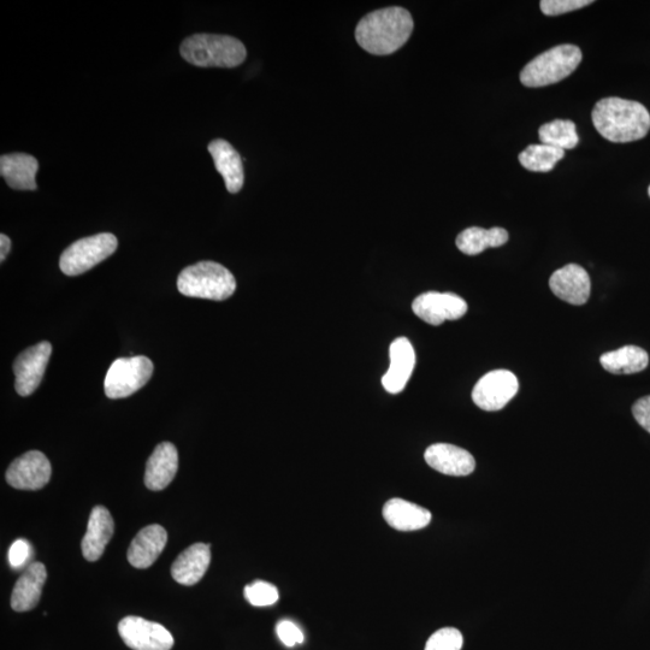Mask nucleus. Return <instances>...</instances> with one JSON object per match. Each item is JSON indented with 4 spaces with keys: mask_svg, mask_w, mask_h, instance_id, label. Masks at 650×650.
<instances>
[{
    "mask_svg": "<svg viewBox=\"0 0 650 650\" xmlns=\"http://www.w3.org/2000/svg\"><path fill=\"white\" fill-rule=\"evenodd\" d=\"M413 28L415 23L409 11L390 7L363 17L356 28V40L371 55L388 56L409 41Z\"/></svg>",
    "mask_w": 650,
    "mask_h": 650,
    "instance_id": "f257e3e1",
    "label": "nucleus"
},
{
    "mask_svg": "<svg viewBox=\"0 0 650 650\" xmlns=\"http://www.w3.org/2000/svg\"><path fill=\"white\" fill-rule=\"evenodd\" d=\"M594 127L611 143L625 144L641 140L649 132L650 115L634 100L605 98L596 103L592 114Z\"/></svg>",
    "mask_w": 650,
    "mask_h": 650,
    "instance_id": "f03ea898",
    "label": "nucleus"
},
{
    "mask_svg": "<svg viewBox=\"0 0 650 650\" xmlns=\"http://www.w3.org/2000/svg\"><path fill=\"white\" fill-rule=\"evenodd\" d=\"M180 52L185 61L200 68H235L247 57L239 39L221 34H194L183 40Z\"/></svg>",
    "mask_w": 650,
    "mask_h": 650,
    "instance_id": "7ed1b4c3",
    "label": "nucleus"
},
{
    "mask_svg": "<svg viewBox=\"0 0 650 650\" xmlns=\"http://www.w3.org/2000/svg\"><path fill=\"white\" fill-rule=\"evenodd\" d=\"M177 289L189 298L226 300L236 291L235 277L223 265L200 262L181 271Z\"/></svg>",
    "mask_w": 650,
    "mask_h": 650,
    "instance_id": "20e7f679",
    "label": "nucleus"
},
{
    "mask_svg": "<svg viewBox=\"0 0 650 650\" xmlns=\"http://www.w3.org/2000/svg\"><path fill=\"white\" fill-rule=\"evenodd\" d=\"M581 62L582 51L578 46H555L525 65L520 73V81L530 88L554 85L575 72Z\"/></svg>",
    "mask_w": 650,
    "mask_h": 650,
    "instance_id": "39448f33",
    "label": "nucleus"
},
{
    "mask_svg": "<svg viewBox=\"0 0 650 650\" xmlns=\"http://www.w3.org/2000/svg\"><path fill=\"white\" fill-rule=\"evenodd\" d=\"M116 236L102 233L75 241L62 253L59 268L67 276L87 273L117 250Z\"/></svg>",
    "mask_w": 650,
    "mask_h": 650,
    "instance_id": "423d86ee",
    "label": "nucleus"
},
{
    "mask_svg": "<svg viewBox=\"0 0 650 650\" xmlns=\"http://www.w3.org/2000/svg\"><path fill=\"white\" fill-rule=\"evenodd\" d=\"M153 374L151 360L144 356L120 358L105 376L104 390L110 399H124L143 388Z\"/></svg>",
    "mask_w": 650,
    "mask_h": 650,
    "instance_id": "0eeeda50",
    "label": "nucleus"
},
{
    "mask_svg": "<svg viewBox=\"0 0 650 650\" xmlns=\"http://www.w3.org/2000/svg\"><path fill=\"white\" fill-rule=\"evenodd\" d=\"M518 389V378L513 372L494 370L477 382L472 400L484 411H500L516 397Z\"/></svg>",
    "mask_w": 650,
    "mask_h": 650,
    "instance_id": "6e6552de",
    "label": "nucleus"
},
{
    "mask_svg": "<svg viewBox=\"0 0 650 650\" xmlns=\"http://www.w3.org/2000/svg\"><path fill=\"white\" fill-rule=\"evenodd\" d=\"M118 632L126 646L133 650H171L174 647V637L163 625L144 618H123Z\"/></svg>",
    "mask_w": 650,
    "mask_h": 650,
    "instance_id": "1a4fd4ad",
    "label": "nucleus"
},
{
    "mask_svg": "<svg viewBox=\"0 0 650 650\" xmlns=\"http://www.w3.org/2000/svg\"><path fill=\"white\" fill-rule=\"evenodd\" d=\"M52 353L50 342L27 348L14 363L15 389L21 397H29L40 386Z\"/></svg>",
    "mask_w": 650,
    "mask_h": 650,
    "instance_id": "9d476101",
    "label": "nucleus"
},
{
    "mask_svg": "<svg viewBox=\"0 0 650 650\" xmlns=\"http://www.w3.org/2000/svg\"><path fill=\"white\" fill-rule=\"evenodd\" d=\"M412 310L425 323L441 325L462 318L468 312V304L457 294L428 292L413 301Z\"/></svg>",
    "mask_w": 650,
    "mask_h": 650,
    "instance_id": "9b49d317",
    "label": "nucleus"
},
{
    "mask_svg": "<svg viewBox=\"0 0 650 650\" xmlns=\"http://www.w3.org/2000/svg\"><path fill=\"white\" fill-rule=\"evenodd\" d=\"M51 464L44 453L31 451L14 460L7 471V482L21 490H39L50 482Z\"/></svg>",
    "mask_w": 650,
    "mask_h": 650,
    "instance_id": "f8f14e48",
    "label": "nucleus"
},
{
    "mask_svg": "<svg viewBox=\"0 0 650 650\" xmlns=\"http://www.w3.org/2000/svg\"><path fill=\"white\" fill-rule=\"evenodd\" d=\"M549 287L555 297L577 306L587 303L592 291L587 271L577 264H567L555 271L549 280Z\"/></svg>",
    "mask_w": 650,
    "mask_h": 650,
    "instance_id": "ddd939ff",
    "label": "nucleus"
},
{
    "mask_svg": "<svg viewBox=\"0 0 650 650\" xmlns=\"http://www.w3.org/2000/svg\"><path fill=\"white\" fill-rule=\"evenodd\" d=\"M390 365L382 377L384 389L390 394L403 392L416 365V353L409 339L399 338L389 348Z\"/></svg>",
    "mask_w": 650,
    "mask_h": 650,
    "instance_id": "4468645a",
    "label": "nucleus"
},
{
    "mask_svg": "<svg viewBox=\"0 0 650 650\" xmlns=\"http://www.w3.org/2000/svg\"><path fill=\"white\" fill-rule=\"evenodd\" d=\"M425 462L436 471L448 476H468L476 468L475 458L465 449L449 445V443H435L424 453Z\"/></svg>",
    "mask_w": 650,
    "mask_h": 650,
    "instance_id": "2eb2a0df",
    "label": "nucleus"
},
{
    "mask_svg": "<svg viewBox=\"0 0 650 650\" xmlns=\"http://www.w3.org/2000/svg\"><path fill=\"white\" fill-rule=\"evenodd\" d=\"M167 542V530L161 525H149L140 530L128 549L129 564L135 569H147L156 563Z\"/></svg>",
    "mask_w": 650,
    "mask_h": 650,
    "instance_id": "dca6fc26",
    "label": "nucleus"
},
{
    "mask_svg": "<svg viewBox=\"0 0 650 650\" xmlns=\"http://www.w3.org/2000/svg\"><path fill=\"white\" fill-rule=\"evenodd\" d=\"M179 470V453L173 443L163 442L147 460L145 471L146 487L159 492L173 482Z\"/></svg>",
    "mask_w": 650,
    "mask_h": 650,
    "instance_id": "f3484780",
    "label": "nucleus"
},
{
    "mask_svg": "<svg viewBox=\"0 0 650 650\" xmlns=\"http://www.w3.org/2000/svg\"><path fill=\"white\" fill-rule=\"evenodd\" d=\"M115 524L108 508L104 506L94 507L90 520H88L87 531L82 540V554L88 561H97L102 558L106 546L114 535Z\"/></svg>",
    "mask_w": 650,
    "mask_h": 650,
    "instance_id": "a211bd4d",
    "label": "nucleus"
},
{
    "mask_svg": "<svg viewBox=\"0 0 650 650\" xmlns=\"http://www.w3.org/2000/svg\"><path fill=\"white\" fill-rule=\"evenodd\" d=\"M209 152L214 159L216 170L226 182L227 191L233 194L239 193L244 187L245 173L238 151L228 141L216 139L211 141Z\"/></svg>",
    "mask_w": 650,
    "mask_h": 650,
    "instance_id": "6ab92c4d",
    "label": "nucleus"
},
{
    "mask_svg": "<svg viewBox=\"0 0 650 650\" xmlns=\"http://www.w3.org/2000/svg\"><path fill=\"white\" fill-rule=\"evenodd\" d=\"M211 563L210 545L195 543L183 551L171 566V576L182 585H194L202 581Z\"/></svg>",
    "mask_w": 650,
    "mask_h": 650,
    "instance_id": "aec40b11",
    "label": "nucleus"
},
{
    "mask_svg": "<svg viewBox=\"0 0 650 650\" xmlns=\"http://www.w3.org/2000/svg\"><path fill=\"white\" fill-rule=\"evenodd\" d=\"M47 578L46 567L41 563H33L27 567L25 572L16 582L13 595H11V607L16 612H28L37 607L43 593Z\"/></svg>",
    "mask_w": 650,
    "mask_h": 650,
    "instance_id": "412c9836",
    "label": "nucleus"
},
{
    "mask_svg": "<svg viewBox=\"0 0 650 650\" xmlns=\"http://www.w3.org/2000/svg\"><path fill=\"white\" fill-rule=\"evenodd\" d=\"M39 163L27 153H10L0 157V174L10 188L16 191H35Z\"/></svg>",
    "mask_w": 650,
    "mask_h": 650,
    "instance_id": "4be33fe9",
    "label": "nucleus"
},
{
    "mask_svg": "<svg viewBox=\"0 0 650 650\" xmlns=\"http://www.w3.org/2000/svg\"><path fill=\"white\" fill-rule=\"evenodd\" d=\"M383 517L390 527L398 531L424 529L433 518L427 508L399 498L387 501L383 507Z\"/></svg>",
    "mask_w": 650,
    "mask_h": 650,
    "instance_id": "5701e85b",
    "label": "nucleus"
},
{
    "mask_svg": "<svg viewBox=\"0 0 650 650\" xmlns=\"http://www.w3.org/2000/svg\"><path fill=\"white\" fill-rule=\"evenodd\" d=\"M600 363L610 374L631 375L646 369L649 357L641 347L630 345L602 354Z\"/></svg>",
    "mask_w": 650,
    "mask_h": 650,
    "instance_id": "b1692460",
    "label": "nucleus"
},
{
    "mask_svg": "<svg viewBox=\"0 0 650 650\" xmlns=\"http://www.w3.org/2000/svg\"><path fill=\"white\" fill-rule=\"evenodd\" d=\"M508 238L510 236H508L507 230L504 228L483 229L471 227L458 235L457 247L466 256H477V254L486 251L487 248L505 245Z\"/></svg>",
    "mask_w": 650,
    "mask_h": 650,
    "instance_id": "393cba45",
    "label": "nucleus"
},
{
    "mask_svg": "<svg viewBox=\"0 0 650 650\" xmlns=\"http://www.w3.org/2000/svg\"><path fill=\"white\" fill-rule=\"evenodd\" d=\"M542 144L560 150H572L579 143L576 124L569 120H555L539 129Z\"/></svg>",
    "mask_w": 650,
    "mask_h": 650,
    "instance_id": "a878e982",
    "label": "nucleus"
},
{
    "mask_svg": "<svg viewBox=\"0 0 650 650\" xmlns=\"http://www.w3.org/2000/svg\"><path fill=\"white\" fill-rule=\"evenodd\" d=\"M565 156V151L555 147L540 144L530 145L519 155V163L529 171L548 173L552 171Z\"/></svg>",
    "mask_w": 650,
    "mask_h": 650,
    "instance_id": "bb28decb",
    "label": "nucleus"
},
{
    "mask_svg": "<svg viewBox=\"0 0 650 650\" xmlns=\"http://www.w3.org/2000/svg\"><path fill=\"white\" fill-rule=\"evenodd\" d=\"M245 598L252 606L267 607L275 605L280 595L274 584L256 581L246 585Z\"/></svg>",
    "mask_w": 650,
    "mask_h": 650,
    "instance_id": "cd10ccee",
    "label": "nucleus"
},
{
    "mask_svg": "<svg viewBox=\"0 0 650 650\" xmlns=\"http://www.w3.org/2000/svg\"><path fill=\"white\" fill-rule=\"evenodd\" d=\"M464 637L454 628H443L431 635L425 650H462Z\"/></svg>",
    "mask_w": 650,
    "mask_h": 650,
    "instance_id": "c85d7f7f",
    "label": "nucleus"
},
{
    "mask_svg": "<svg viewBox=\"0 0 650 650\" xmlns=\"http://www.w3.org/2000/svg\"><path fill=\"white\" fill-rule=\"evenodd\" d=\"M592 0H542L540 8L546 16H558L593 4Z\"/></svg>",
    "mask_w": 650,
    "mask_h": 650,
    "instance_id": "c756f323",
    "label": "nucleus"
},
{
    "mask_svg": "<svg viewBox=\"0 0 650 650\" xmlns=\"http://www.w3.org/2000/svg\"><path fill=\"white\" fill-rule=\"evenodd\" d=\"M276 632L281 642L287 647L297 646V644H301L305 640L303 631L299 629L298 625L291 622V620H281L276 626Z\"/></svg>",
    "mask_w": 650,
    "mask_h": 650,
    "instance_id": "7c9ffc66",
    "label": "nucleus"
},
{
    "mask_svg": "<svg viewBox=\"0 0 650 650\" xmlns=\"http://www.w3.org/2000/svg\"><path fill=\"white\" fill-rule=\"evenodd\" d=\"M29 555H31L29 543L26 540H17L10 547L9 563L14 569H19V567L27 563Z\"/></svg>",
    "mask_w": 650,
    "mask_h": 650,
    "instance_id": "2f4dec72",
    "label": "nucleus"
},
{
    "mask_svg": "<svg viewBox=\"0 0 650 650\" xmlns=\"http://www.w3.org/2000/svg\"><path fill=\"white\" fill-rule=\"evenodd\" d=\"M632 415L637 423L650 434V395L636 401L632 406Z\"/></svg>",
    "mask_w": 650,
    "mask_h": 650,
    "instance_id": "473e14b6",
    "label": "nucleus"
},
{
    "mask_svg": "<svg viewBox=\"0 0 650 650\" xmlns=\"http://www.w3.org/2000/svg\"><path fill=\"white\" fill-rule=\"evenodd\" d=\"M0 250H2V252H0V260L4 262L11 250V241L5 234L0 235Z\"/></svg>",
    "mask_w": 650,
    "mask_h": 650,
    "instance_id": "72a5a7b5",
    "label": "nucleus"
},
{
    "mask_svg": "<svg viewBox=\"0 0 650 650\" xmlns=\"http://www.w3.org/2000/svg\"><path fill=\"white\" fill-rule=\"evenodd\" d=\"M648 193H649V197H650V187H649V189H648Z\"/></svg>",
    "mask_w": 650,
    "mask_h": 650,
    "instance_id": "f704fd0d",
    "label": "nucleus"
}]
</instances>
